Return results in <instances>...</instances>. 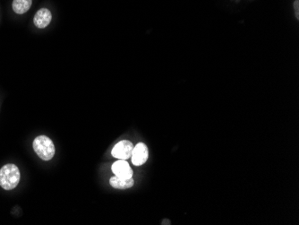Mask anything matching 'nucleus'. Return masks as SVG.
<instances>
[{
	"instance_id": "6e6552de",
	"label": "nucleus",
	"mask_w": 299,
	"mask_h": 225,
	"mask_svg": "<svg viewBox=\"0 0 299 225\" xmlns=\"http://www.w3.org/2000/svg\"><path fill=\"white\" fill-rule=\"evenodd\" d=\"M31 3V0H14L12 5L13 10L18 15H23L30 9Z\"/></svg>"
},
{
	"instance_id": "1a4fd4ad",
	"label": "nucleus",
	"mask_w": 299,
	"mask_h": 225,
	"mask_svg": "<svg viewBox=\"0 0 299 225\" xmlns=\"http://www.w3.org/2000/svg\"><path fill=\"white\" fill-rule=\"evenodd\" d=\"M295 14L297 19H299V0H296L294 2Z\"/></svg>"
},
{
	"instance_id": "f03ea898",
	"label": "nucleus",
	"mask_w": 299,
	"mask_h": 225,
	"mask_svg": "<svg viewBox=\"0 0 299 225\" xmlns=\"http://www.w3.org/2000/svg\"><path fill=\"white\" fill-rule=\"evenodd\" d=\"M36 154L43 161H50L55 155V145L50 138L46 136L37 137L32 143Z\"/></svg>"
},
{
	"instance_id": "f257e3e1",
	"label": "nucleus",
	"mask_w": 299,
	"mask_h": 225,
	"mask_svg": "<svg viewBox=\"0 0 299 225\" xmlns=\"http://www.w3.org/2000/svg\"><path fill=\"white\" fill-rule=\"evenodd\" d=\"M20 178V170L15 164H5L0 169V187L5 190H12L16 188Z\"/></svg>"
},
{
	"instance_id": "20e7f679",
	"label": "nucleus",
	"mask_w": 299,
	"mask_h": 225,
	"mask_svg": "<svg viewBox=\"0 0 299 225\" xmlns=\"http://www.w3.org/2000/svg\"><path fill=\"white\" fill-rule=\"evenodd\" d=\"M148 157H149V150L145 143H137L136 146H134L131 155L132 164L134 165L141 166L146 163Z\"/></svg>"
},
{
	"instance_id": "423d86ee",
	"label": "nucleus",
	"mask_w": 299,
	"mask_h": 225,
	"mask_svg": "<svg viewBox=\"0 0 299 225\" xmlns=\"http://www.w3.org/2000/svg\"><path fill=\"white\" fill-rule=\"evenodd\" d=\"M51 19H52V15L51 11L47 8H41L36 13L33 18V23L36 27L43 29L51 24Z\"/></svg>"
},
{
	"instance_id": "39448f33",
	"label": "nucleus",
	"mask_w": 299,
	"mask_h": 225,
	"mask_svg": "<svg viewBox=\"0 0 299 225\" xmlns=\"http://www.w3.org/2000/svg\"><path fill=\"white\" fill-rule=\"evenodd\" d=\"M112 171L115 176L123 178V179H130L133 178V170L131 167L126 160H118L112 165Z\"/></svg>"
},
{
	"instance_id": "0eeeda50",
	"label": "nucleus",
	"mask_w": 299,
	"mask_h": 225,
	"mask_svg": "<svg viewBox=\"0 0 299 225\" xmlns=\"http://www.w3.org/2000/svg\"><path fill=\"white\" fill-rule=\"evenodd\" d=\"M109 184L112 188L117 189V190H127V189L132 188L135 184V180L133 179V178L123 179V178L114 176L109 180Z\"/></svg>"
},
{
	"instance_id": "7ed1b4c3",
	"label": "nucleus",
	"mask_w": 299,
	"mask_h": 225,
	"mask_svg": "<svg viewBox=\"0 0 299 225\" xmlns=\"http://www.w3.org/2000/svg\"><path fill=\"white\" fill-rule=\"evenodd\" d=\"M134 145L128 140L120 141L112 149V155L119 160H127L131 158Z\"/></svg>"
}]
</instances>
